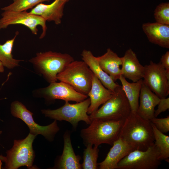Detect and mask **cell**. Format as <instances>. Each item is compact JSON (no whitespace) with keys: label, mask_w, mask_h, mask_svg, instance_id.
Returning <instances> with one entry per match:
<instances>
[{"label":"cell","mask_w":169,"mask_h":169,"mask_svg":"<svg viewBox=\"0 0 169 169\" xmlns=\"http://www.w3.org/2000/svg\"><path fill=\"white\" fill-rule=\"evenodd\" d=\"M119 137L135 150L145 151L154 143L151 122L134 112L125 119Z\"/></svg>","instance_id":"obj_1"},{"label":"cell","mask_w":169,"mask_h":169,"mask_svg":"<svg viewBox=\"0 0 169 169\" xmlns=\"http://www.w3.org/2000/svg\"><path fill=\"white\" fill-rule=\"evenodd\" d=\"M125 120H93L89 127L81 131L84 144L85 146L90 144L98 146L102 144L112 146L120 137Z\"/></svg>","instance_id":"obj_2"},{"label":"cell","mask_w":169,"mask_h":169,"mask_svg":"<svg viewBox=\"0 0 169 169\" xmlns=\"http://www.w3.org/2000/svg\"><path fill=\"white\" fill-rule=\"evenodd\" d=\"M74 60L73 58L69 54L48 51L37 53L29 61L36 71L50 83L57 82V74Z\"/></svg>","instance_id":"obj_3"},{"label":"cell","mask_w":169,"mask_h":169,"mask_svg":"<svg viewBox=\"0 0 169 169\" xmlns=\"http://www.w3.org/2000/svg\"><path fill=\"white\" fill-rule=\"evenodd\" d=\"M99 109L90 114L91 120H125L131 110L129 101L121 85L115 89L111 96Z\"/></svg>","instance_id":"obj_4"},{"label":"cell","mask_w":169,"mask_h":169,"mask_svg":"<svg viewBox=\"0 0 169 169\" xmlns=\"http://www.w3.org/2000/svg\"><path fill=\"white\" fill-rule=\"evenodd\" d=\"M93 74L84 61L74 60L57 74V79L78 92L88 95L92 85Z\"/></svg>","instance_id":"obj_5"},{"label":"cell","mask_w":169,"mask_h":169,"mask_svg":"<svg viewBox=\"0 0 169 169\" xmlns=\"http://www.w3.org/2000/svg\"><path fill=\"white\" fill-rule=\"evenodd\" d=\"M36 136L29 133L24 139L14 141L13 147L6 152L4 169H17L23 166L37 168L33 166L35 155L32 146Z\"/></svg>","instance_id":"obj_6"},{"label":"cell","mask_w":169,"mask_h":169,"mask_svg":"<svg viewBox=\"0 0 169 169\" xmlns=\"http://www.w3.org/2000/svg\"><path fill=\"white\" fill-rule=\"evenodd\" d=\"M90 98L80 102L71 104L65 101L64 104L55 110L43 109L41 112L45 117L56 120H64L70 123L73 128L76 129L80 121L90 125L91 122L87 111L90 104Z\"/></svg>","instance_id":"obj_7"},{"label":"cell","mask_w":169,"mask_h":169,"mask_svg":"<svg viewBox=\"0 0 169 169\" xmlns=\"http://www.w3.org/2000/svg\"><path fill=\"white\" fill-rule=\"evenodd\" d=\"M159 149L154 144L145 151L135 149L118 163L116 169H156L161 164Z\"/></svg>","instance_id":"obj_8"},{"label":"cell","mask_w":169,"mask_h":169,"mask_svg":"<svg viewBox=\"0 0 169 169\" xmlns=\"http://www.w3.org/2000/svg\"><path fill=\"white\" fill-rule=\"evenodd\" d=\"M10 110L13 116L20 119L26 123L29 128V133L33 135L36 136L41 135L47 140L51 141L59 130L55 120L47 126H42L37 124L33 119V114L18 101H14L11 103Z\"/></svg>","instance_id":"obj_9"},{"label":"cell","mask_w":169,"mask_h":169,"mask_svg":"<svg viewBox=\"0 0 169 169\" xmlns=\"http://www.w3.org/2000/svg\"><path fill=\"white\" fill-rule=\"evenodd\" d=\"M0 18V29L6 28L9 26L22 24L28 27L32 33L36 35L38 31L37 26H40L42 32L39 39L45 36L47 29L46 21L42 17L30 13L25 11L13 12L3 11Z\"/></svg>","instance_id":"obj_10"},{"label":"cell","mask_w":169,"mask_h":169,"mask_svg":"<svg viewBox=\"0 0 169 169\" xmlns=\"http://www.w3.org/2000/svg\"><path fill=\"white\" fill-rule=\"evenodd\" d=\"M143 82L160 99L169 94V73L160 62L151 61L144 66Z\"/></svg>","instance_id":"obj_11"},{"label":"cell","mask_w":169,"mask_h":169,"mask_svg":"<svg viewBox=\"0 0 169 169\" xmlns=\"http://www.w3.org/2000/svg\"><path fill=\"white\" fill-rule=\"evenodd\" d=\"M33 93L36 96L43 98L49 102L60 99L65 101L78 103L88 97L78 92L70 85L61 81L50 83L49 86L36 90Z\"/></svg>","instance_id":"obj_12"},{"label":"cell","mask_w":169,"mask_h":169,"mask_svg":"<svg viewBox=\"0 0 169 169\" xmlns=\"http://www.w3.org/2000/svg\"><path fill=\"white\" fill-rule=\"evenodd\" d=\"M112 146L104 161L98 163L99 169H116L119 162L135 150L120 137L114 143Z\"/></svg>","instance_id":"obj_13"},{"label":"cell","mask_w":169,"mask_h":169,"mask_svg":"<svg viewBox=\"0 0 169 169\" xmlns=\"http://www.w3.org/2000/svg\"><path fill=\"white\" fill-rule=\"evenodd\" d=\"M66 0H54L49 4L40 3L32 8L30 13L40 16L46 21H53L56 25L61 23Z\"/></svg>","instance_id":"obj_14"},{"label":"cell","mask_w":169,"mask_h":169,"mask_svg":"<svg viewBox=\"0 0 169 169\" xmlns=\"http://www.w3.org/2000/svg\"><path fill=\"white\" fill-rule=\"evenodd\" d=\"M122 75L125 78L136 82L143 78L145 67L139 62L135 53L130 48L122 57Z\"/></svg>","instance_id":"obj_15"},{"label":"cell","mask_w":169,"mask_h":169,"mask_svg":"<svg viewBox=\"0 0 169 169\" xmlns=\"http://www.w3.org/2000/svg\"><path fill=\"white\" fill-rule=\"evenodd\" d=\"M71 133L66 131L64 135V146L62 155L60 156L54 168L59 169H81V159L79 155H75L71 140Z\"/></svg>","instance_id":"obj_16"},{"label":"cell","mask_w":169,"mask_h":169,"mask_svg":"<svg viewBox=\"0 0 169 169\" xmlns=\"http://www.w3.org/2000/svg\"><path fill=\"white\" fill-rule=\"evenodd\" d=\"M140 103L137 114L143 119L150 120L154 117L155 107L161 99L142 82L139 95Z\"/></svg>","instance_id":"obj_17"},{"label":"cell","mask_w":169,"mask_h":169,"mask_svg":"<svg viewBox=\"0 0 169 169\" xmlns=\"http://www.w3.org/2000/svg\"><path fill=\"white\" fill-rule=\"evenodd\" d=\"M142 28L152 43L164 48H169V25L157 22L143 23Z\"/></svg>","instance_id":"obj_18"},{"label":"cell","mask_w":169,"mask_h":169,"mask_svg":"<svg viewBox=\"0 0 169 169\" xmlns=\"http://www.w3.org/2000/svg\"><path fill=\"white\" fill-rule=\"evenodd\" d=\"M82 59L88 65L93 74L107 89L114 92L119 85L115 83L112 78L105 72L100 66L97 57L90 50H84L81 54Z\"/></svg>","instance_id":"obj_19"},{"label":"cell","mask_w":169,"mask_h":169,"mask_svg":"<svg viewBox=\"0 0 169 169\" xmlns=\"http://www.w3.org/2000/svg\"><path fill=\"white\" fill-rule=\"evenodd\" d=\"M113 93L106 88L93 74L91 87L88 94L90 101L88 114L90 115L96 110L101 105L110 98Z\"/></svg>","instance_id":"obj_20"},{"label":"cell","mask_w":169,"mask_h":169,"mask_svg":"<svg viewBox=\"0 0 169 169\" xmlns=\"http://www.w3.org/2000/svg\"><path fill=\"white\" fill-rule=\"evenodd\" d=\"M99 64L102 69L115 81L119 79L122 75L120 66L122 63V57L110 48L101 56L97 57Z\"/></svg>","instance_id":"obj_21"},{"label":"cell","mask_w":169,"mask_h":169,"mask_svg":"<svg viewBox=\"0 0 169 169\" xmlns=\"http://www.w3.org/2000/svg\"><path fill=\"white\" fill-rule=\"evenodd\" d=\"M119 79L122 89L129 101L131 111L137 112L139 106V99L143 79L136 82L130 83L122 75Z\"/></svg>","instance_id":"obj_22"},{"label":"cell","mask_w":169,"mask_h":169,"mask_svg":"<svg viewBox=\"0 0 169 169\" xmlns=\"http://www.w3.org/2000/svg\"><path fill=\"white\" fill-rule=\"evenodd\" d=\"M19 32L16 31L13 38L7 40L3 44H0V61L4 67L8 69L18 67L22 61L14 59L12 54L15 40Z\"/></svg>","instance_id":"obj_23"},{"label":"cell","mask_w":169,"mask_h":169,"mask_svg":"<svg viewBox=\"0 0 169 169\" xmlns=\"http://www.w3.org/2000/svg\"><path fill=\"white\" fill-rule=\"evenodd\" d=\"M154 138V144L159 149V159L168 160L169 157V136L159 131L151 123Z\"/></svg>","instance_id":"obj_24"},{"label":"cell","mask_w":169,"mask_h":169,"mask_svg":"<svg viewBox=\"0 0 169 169\" xmlns=\"http://www.w3.org/2000/svg\"><path fill=\"white\" fill-rule=\"evenodd\" d=\"M83 152V161L81 164L82 169H96L98 168L97 162L99 150L98 146L88 144Z\"/></svg>","instance_id":"obj_25"},{"label":"cell","mask_w":169,"mask_h":169,"mask_svg":"<svg viewBox=\"0 0 169 169\" xmlns=\"http://www.w3.org/2000/svg\"><path fill=\"white\" fill-rule=\"evenodd\" d=\"M51 0H13L9 5L1 8L3 11L19 12L32 8L38 4Z\"/></svg>","instance_id":"obj_26"},{"label":"cell","mask_w":169,"mask_h":169,"mask_svg":"<svg viewBox=\"0 0 169 169\" xmlns=\"http://www.w3.org/2000/svg\"><path fill=\"white\" fill-rule=\"evenodd\" d=\"M156 22L169 25V3H162L157 6L154 11Z\"/></svg>","instance_id":"obj_27"},{"label":"cell","mask_w":169,"mask_h":169,"mask_svg":"<svg viewBox=\"0 0 169 169\" xmlns=\"http://www.w3.org/2000/svg\"><path fill=\"white\" fill-rule=\"evenodd\" d=\"M150 121L162 133H167L169 131V116L164 118L154 117Z\"/></svg>","instance_id":"obj_28"},{"label":"cell","mask_w":169,"mask_h":169,"mask_svg":"<svg viewBox=\"0 0 169 169\" xmlns=\"http://www.w3.org/2000/svg\"><path fill=\"white\" fill-rule=\"evenodd\" d=\"M157 110H155L154 114L155 117H157L161 113L166 111L169 108V98L161 99L158 105Z\"/></svg>","instance_id":"obj_29"},{"label":"cell","mask_w":169,"mask_h":169,"mask_svg":"<svg viewBox=\"0 0 169 169\" xmlns=\"http://www.w3.org/2000/svg\"><path fill=\"white\" fill-rule=\"evenodd\" d=\"M167 72L169 73V51L162 55L159 62Z\"/></svg>","instance_id":"obj_30"},{"label":"cell","mask_w":169,"mask_h":169,"mask_svg":"<svg viewBox=\"0 0 169 169\" xmlns=\"http://www.w3.org/2000/svg\"><path fill=\"white\" fill-rule=\"evenodd\" d=\"M4 71V66L2 62L0 61V73H3Z\"/></svg>","instance_id":"obj_31"},{"label":"cell","mask_w":169,"mask_h":169,"mask_svg":"<svg viewBox=\"0 0 169 169\" xmlns=\"http://www.w3.org/2000/svg\"><path fill=\"white\" fill-rule=\"evenodd\" d=\"M2 133V131H0V136ZM0 160H2V161L5 162L6 160V157L4 156H3L2 155H0Z\"/></svg>","instance_id":"obj_32"},{"label":"cell","mask_w":169,"mask_h":169,"mask_svg":"<svg viewBox=\"0 0 169 169\" xmlns=\"http://www.w3.org/2000/svg\"><path fill=\"white\" fill-rule=\"evenodd\" d=\"M2 161L0 160V169L2 168Z\"/></svg>","instance_id":"obj_33"},{"label":"cell","mask_w":169,"mask_h":169,"mask_svg":"<svg viewBox=\"0 0 169 169\" xmlns=\"http://www.w3.org/2000/svg\"><path fill=\"white\" fill-rule=\"evenodd\" d=\"M0 120L2 121H3V120H1L0 118Z\"/></svg>","instance_id":"obj_34"},{"label":"cell","mask_w":169,"mask_h":169,"mask_svg":"<svg viewBox=\"0 0 169 169\" xmlns=\"http://www.w3.org/2000/svg\"><path fill=\"white\" fill-rule=\"evenodd\" d=\"M66 0L68 2L70 0Z\"/></svg>","instance_id":"obj_35"}]
</instances>
